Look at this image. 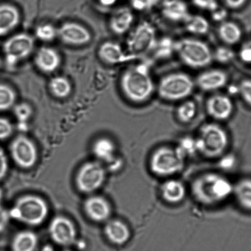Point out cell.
I'll list each match as a JSON object with an SVG mask.
<instances>
[{
	"label": "cell",
	"instance_id": "cell-1",
	"mask_svg": "<svg viewBox=\"0 0 251 251\" xmlns=\"http://www.w3.org/2000/svg\"><path fill=\"white\" fill-rule=\"evenodd\" d=\"M191 191L198 203L211 207L224 203L233 196V184L223 175L206 172L194 179Z\"/></svg>",
	"mask_w": 251,
	"mask_h": 251
},
{
	"label": "cell",
	"instance_id": "cell-2",
	"mask_svg": "<svg viewBox=\"0 0 251 251\" xmlns=\"http://www.w3.org/2000/svg\"><path fill=\"white\" fill-rule=\"evenodd\" d=\"M120 86L126 99L135 104L147 101L155 89L150 69L143 63L126 69L121 75Z\"/></svg>",
	"mask_w": 251,
	"mask_h": 251
},
{
	"label": "cell",
	"instance_id": "cell-3",
	"mask_svg": "<svg viewBox=\"0 0 251 251\" xmlns=\"http://www.w3.org/2000/svg\"><path fill=\"white\" fill-rule=\"evenodd\" d=\"M199 153L207 158H219L226 153L229 145L227 133L216 123H207L200 128L196 137Z\"/></svg>",
	"mask_w": 251,
	"mask_h": 251
},
{
	"label": "cell",
	"instance_id": "cell-4",
	"mask_svg": "<svg viewBox=\"0 0 251 251\" xmlns=\"http://www.w3.org/2000/svg\"><path fill=\"white\" fill-rule=\"evenodd\" d=\"M175 52L184 64L194 69L208 67L213 60L210 48L198 39L186 38L176 41Z\"/></svg>",
	"mask_w": 251,
	"mask_h": 251
},
{
	"label": "cell",
	"instance_id": "cell-5",
	"mask_svg": "<svg viewBox=\"0 0 251 251\" xmlns=\"http://www.w3.org/2000/svg\"><path fill=\"white\" fill-rule=\"evenodd\" d=\"M11 218L30 226L44 223L49 213L48 204L41 197L28 195L21 197L9 211Z\"/></svg>",
	"mask_w": 251,
	"mask_h": 251
},
{
	"label": "cell",
	"instance_id": "cell-6",
	"mask_svg": "<svg viewBox=\"0 0 251 251\" xmlns=\"http://www.w3.org/2000/svg\"><path fill=\"white\" fill-rule=\"evenodd\" d=\"M185 160L176 148L161 146L153 151L149 161V166L153 175L169 178L182 171Z\"/></svg>",
	"mask_w": 251,
	"mask_h": 251
},
{
	"label": "cell",
	"instance_id": "cell-7",
	"mask_svg": "<svg viewBox=\"0 0 251 251\" xmlns=\"http://www.w3.org/2000/svg\"><path fill=\"white\" fill-rule=\"evenodd\" d=\"M195 82L186 73L176 72L165 75L158 82L157 93L163 100L181 101L193 92Z\"/></svg>",
	"mask_w": 251,
	"mask_h": 251
},
{
	"label": "cell",
	"instance_id": "cell-8",
	"mask_svg": "<svg viewBox=\"0 0 251 251\" xmlns=\"http://www.w3.org/2000/svg\"><path fill=\"white\" fill-rule=\"evenodd\" d=\"M35 40L26 33L16 34L9 38L3 45L4 62L9 70L14 69L33 52Z\"/></svg>",
	"mask_w": 251,
	"mask_h": 251
},
{
	"label": "cell",
	"instance_id": "cell-9",
	"mask_svg": "<svg viewBox=\"0 0 251 251\" xmlns=\"http://www.w3.org/2000/svg\"><path fill=\"white\" fill-rule=\"evenodd\" d=\"M157 42L156 30L151 23L144 21L131 31L126 41L129 53L141 58L154 50Z\"/></svg>",
	"mask_w": 251,
	"mask_h": 251
},
{
	"label": "cell",
	"instance_id": "cell-10",
	"mask_svg": "<svg viewBox=\"0 0 251 251\" xmlns=\"http://www.w3.org/2000/svg\"><path fill=\"white\" fill-rule=\"evenodd\" d=\"M106 172L101 163L89 162L80 168L75 177V184L82 193L91 194L104 183Z\"/></svg>",
	"mask_w": 251,
	"mask_h": 251
},
{
	"label": "cell",
	"instance_id": "cell-11",
	"mask_svg": "<svg viewBox=\"0 0 251 251\" xmlns=\"http://www.w3.org/2000/svg\"><path fill=\"white\" fill-rule=\"evenodd\" d=\"M10 153L14 162L22 169H31L38 159V151L33 141L24 135H19L12 141Z\"/></svg>",
	"mask_w": 251,
	"mask_h": 251
},
{
	"label": "cell",
	"instance_id": "cell-12",
	"mask_svg": "<svg viewBox=\"0 0 251 251\" xmlns=\"http://www.w3.org/2000/svg\"><path fill=\"white\" fill-rule=\"evenodd\" d=\"M49 232L53 242L62 246L73 245L76 238L74 224L63 216L55 217L51 221Z\"/></svg>",
	"mask_w": 251,
	"mask_h": 251
},
{
	"label": "cell",
	"instance_id": "cell-13",
	"mask_svg": "<svg viewBox=\"0 0 251 251\" xmlns=\"http://www.w3.org/2000/svg\"><path fill=\"white\" fill-rule=\"evenodd\" d=\"M57 37L66 45L79 46L89 43L92 36L89 31L80 24L68 22L57 28Z\"/></svg>",
	"mask_w": 251,
	"mask_h": 251
},
{
	"label": "cell",
	"instance_id": "cell-14",
	"mask_svg": "<svg viewBox=\"0 0 251 251\" xmlns=\"http://www.w3.org/2000/svg\"><path fill=\"white\" fill-rule=\"evenodd\" d=\"M206 110L208 115L214 120H227L232 115L234 107L233 101L226 95L216 94L207 99Z\"/></svg>",
	"mask_w": 251,
	"mask_h": 251
},
{
	"label": "cell",
	"instance_id": "cell-15",
	"mask_svg": "<svg viewBox=\"0 0 251 251\" xmlns=\"http://www.w3.org/2000/svg\"><path fill=\"white\" fill-rule=\"evenodd\" d=\"M228 80V75L224 71L212 69L201 73L197 76L195 84L202 91L214 92L225 87Z\"/></svg>",
	"mask_w": 251,
	"mask_h": 251
},
{
	"label": "cell",
	"instance_id": "cell-16",
	"mask_svg": "<svg viewBox=\"0 0 251 251\" xmlns=\"http://www.w3.org/2000/svg\"><path fill=\"white\" fill-rule=\"evenodd\" d=\"M99 56L104 62L109 65L120 64L139 59L136 56L126 53L119 44L107 41L100 46Z\"/></svg>",
	"mask_w": 251,
	"mask_h": 251
},
{
	"label": "cell",
	"instance_id": "cell-17",
	"mask_svg": "<svg viewBox=\"0 0 251 251\" xmlns=\"http://www.w3.org/2000/svg\"><path fill=\"white\" fill-rule=\"evenodd\" d=\"M85 213L96 223L108 220L111 214V208L105 199L100 196L89 197L84 203Z\"/></svg>",
	"mask_w": 251,
	"mask_h": 251
},
{
	"label": "cell",
	"instance_id": "cell-18",
	"mask_svg": "<svg viewBox=\"0 0 251 251\" xmlns=\"http://www.w3.org/2000/svg\"><path fill=\"white\" fill-rule=\"evenodd\" d=\"M36 67L44 73L55 72L61 64V57L57 50L52 48L43 46L38 50L35 57Z\"/></svg>",
	"mask_w": 251,
	"mask_h": 251
},
{
	"label": "cell",
	"instance_id": "cell-19",
	"mask_svg": "<svg viewBox=\"0 0 251 251\" xmlns=\"http://www.w3.org/2000/svg\"><path fill=\"white\" fill-rule=\"evenodd\" d=\"M160 194L167 203L176 204L186 198L187 190L183 182L176 179L166 180L160 186Z\"/></svg>",
	"mask_w": 251,
	"mask_h": 251
},
{
	"label": "cell",
	"instance_id": "cell-20",
	"mask_svg": "<svg viewBox=\"0 0 251 251\" xmlns=\"http://www.w3.org/2000/svg\"><path fill=\"white\" fill-rule=\"evenodd\" d=\"M104 232L107 239L117 246L125 245L131 237V231L129 226L118 219L108 221L104 226Z\"/></svg>",
	"mask_w": 251,
	"mask_h": 251
},
{
	"label": "cell",
	"instance_id": "cell-21",
	"mask_svg": "<svg viewBox=\"0 0 251 251\" xmlns=\"http://www.w3.org/2000/svg\"><path fill=\"white\" fill-rule=\"evenodd\" d=\"M163 18L172 23H181L190 14L188 6L183 0H163L161 6Z\"/></svg>",
	"mask_w": 251,
	"mask_h": 251
},
{
	"label": "cell",
	"instance_id": "cell-22",
	"mask_svg": "<svg viewBox=\"0 0 251 251\" xmlns=\"http://www.w3.org/2000/svg\"><path fill=\"white\" fill-rule=\"evenodd\" d=\"M21 14L10 4H0V36L8 35L19 25Z\"/></svg>",
	"mask_w": 251,
	"mask_h": 251
},
{
	"label": "cell",
	"instance_id": "cell-23",
	"mask_svg": "<svg viewBox=\"0 0 251 251\" xmlns=\"http://www.w3.org/2000/svg\"><path fill=\"white\" fill-rule=\"evenodd\" d=\"M134 21V14L130 9L123 8L116 11L109 21V27L117 35H123L130 30Z\"/></svg>",
	"mask_w": 251,
	"mask_h": 251
},
{
	"label": "cell",
	"instance_id": "cell-24",
	"mask_svg": "<svg viewBox=\"0 0 251 251\" xmlns=\"http://www.w3.org/2000/svg\"><path fill=\"white\" fill-rule=\"evenodd\" d=\"M92 151L97 158L104 162L113 164L117 161L116 146L108 138H101L95 141Z\"/></svg>",
	"mask_w": 251,
	"mask_h": 251
},
{
	"label": "cell",
	"instance_id": "cell-25",
	"mask_svg": "<svg viewBox=\"0 0 251 251\" xmlns=\"http://www.w3.org/2000/svg\"><path fill=\"white\" fill-rule=\"evenodd\" d=\"M218 35L226 46L235 45L240 42L242 37V31L235 23L223 21L218 26Z\"/></svg>",
	"mask_w": 251,
	"mask_h": 251
},
{
	"label": "cell",
	"instance_id": "cell-26",
	"mask_svg": "<svg viewBox=\"0 0 251 251\" xmlns=\"http://www.w3.org/2000/svg\"><path fill=\"white\" fill-rule=\"evenodd\" d=\"M38 244L37 235L33 231H22L17 233L11 243L13 251H35Z\"/></svg>",
	"mask_w": 251,
	"mask_h": 251
},
{
	"label": "cell",
	"instance_id": "cell-27",
	"mask_svg": "<svg viewBox=\"0 0 251 251\" xmlns=\"http://www.w3.org/2000/svg\"><path fill=\"white\" fill-rule=\"evenodd\" d=\"M232 196L241 207L251 210V179H244L233 184Z\"/></svg>",
	"mask_w": 251,
	"mask_h": 251
},
{
	"label": "cell",
	"instance_id": "cell-28",
	"mask_svg": "<svg viewBox=\"0 0 251 251\" xmlns=\"http://www.w3.org/2000/svg\"><path fill=\"white\" fill-rule=\"evenodd\" d=\"M183 23L186 30L193 35H206L210 28L208 21L204 17L198 14H189Z\"/></svg>",
	"mask_w": 251,
	"mask_h": 251
},
{
	"label": "cell",
	"instance_id": "cell-29",
	"mask_svg": "<svg viewBox=\"0 0 251 251\" xmlns=\"http://www.w3.org/2000/svg\"><path fill=\"white\" fill-rule=\"evenodd\" d=\"M49 89L56 98L63 99L72 93V86L67 77L58 75L52 77L49 82Z\"/></svg>",
	"mask_w": 251,
	"mask_h": 251
},
{
	"label": "cell",
	"instance_id": "cell-30",
	"mask_svg": "<svg viewBox=\"0 0 251 251\" xmlns=\"http://www.w3.org/2000/svg\"><path fill=\"white\" fill-rule=\"evenodd\" d=\"M197 104L194 101L186 100L177 107L176 114L177 120L183 124H188L196 118Z\"/></svg>",
	"mask_w": 251,
	"mask_h": 251
},
{
	"label": "cell",
	"instance_id": "cell-31",
	"mask_svg": "<svg viewBox=\"0 0 251 251\" xmlns=\"http://www.w3.org/2000/svg\"><path fill=\"white\" fill-rule=\"evenodd\" d=\"M175 148L185 160L199 153L196 137L184 136L179 141Z\"/></svg>",
	"mask_w": 251,
	"mask_h": 251
},
{
	"label": "cell",
	"instance_id": "cell-32",
	"mask_svg": "<svg viewBox=\"0 0 251 251\" xmlns=\"http://www.w3.org/2000/svg\"><path fill=\"white\" fill-rule=\"evenodd\" d=\"M16 94L8 85L0 83V111L9 110L16 104Z\"/></svg>",
	"mask_w": 251,
	"mask_h": 251
},
{
	"label": "cell",
	"instance_id": "cell-33",
	"mask_svg": "<svg viewBox=\"0 0 251 251\" xmlns=\"http://www.w3.org/2000/svg\"><path fill=\"white\" fill-rule=\"evenodd\" d=\"M13 112L19 128H26V124L33 114V109L30 104L25 102L16 104L13 107Z\"/></svg>",
	"mask_w": 251,
	"mask_h": 251
},
{
	"label": "cell",
	"instance_id": "cell-34",
	"mask_svg": "<svg viewBox=\"0 0 251 251\" xmlns=\"http://www.w3.org/2000/svg\"><path fill=\"white\" fill-rule=\"evenodd\" d=\"M36 38L43 42H51L57 37V28L50 24H44L35 29Z\"/></svg>",
	"mask_w": 251,
	"mask_h": 251
},
{
	"label": "cell",
	"instance_id": "cell-35",
	"mask_svg": "<svg viewBox=\"0 0 251 251\" xmlns=\"http://www.w3.org/2000/svg\"><path fill=\"white\" fill-rule=\"evenodd\" d=\"M213 53V60L222 64H228L235 57V53L227 46H219Z\"/></svg>",
	"mask_w": 251,
	"mask_h": 251
},
{
	"label": "cell",
	"instance_id": "cell-36",
	"mask_svg": "<svg viewBox=\"0 0 251 251\" xmlns=\"http://www.w3.org/2000/svg\"><path fill=\"white\" fill-rule=\"evenodd\" d=\"M163 40L156 43V54L157 57H169L173 51L175 52V43L169 38L162 39Z\"/></svg>",
	"mask_w": 251,
	"mask_h": 251
},
{
	"label": "cell",
	"instance_id": "cell-37",
	"mask_svg": "<svg viewBox=\"0 0 251 251\" xmlns=\"http://www.w3.org/2000/svg\"><path fill=\"white\" fill-rule=\"evenodd\" d=\"M130 5L136 11L145 12L154 8L160 0H129Z\"/></svg>",
	"mask_w": 251,
	"mask_h": 251
},
{
	"label": "cell",
	"instance_id": "cell-38",
	"mask_svg": "<svg viewBox=\"0 0 251 251\" xmlns=\"http://www.w3.org/2000/svg\"><path fill=\"white\" fill-rule=\"evenodd\" d=\"M238 91L243 100L251 106V80H242L239 85Z\"/></svg>",
	"mask_w": 251,
	"mask_h": 251
},
{
	"label": "cell",
	"instance_id": "cell-39",
	"mask_svg": "<svg viewBox=\"0 0 251 251\" xmlns=\"http://www.w3.org/2000/svg\"><path fill=\"white\" fill-rule=\"evenodd\" d=\"M219 165L224 171H230L235 167L236 158L232 154H225L219 157Z\"/></svg>",
	"mask_w": 251,
	"mask_h": 251
},
{
	"label": "cell",
	"instance_id": "cell-40",
	"mask_svg": "<svg viewBox=\"0 0 251 251\" xmlns=\"http://www.w3.org/2000/svg\"><path fill=\"white\" fill-rule=\"evenodd\" d=\"M13 132V126L6 118L0 117V140H6Z\"/></svg>",
	"mask_w": 251,
	"mask_h": 251
},
{
	"label": "cell",
	"instance_id": "cell-41",
	"mask_svg": "<svg viewBox=\"0 0 251 251\" xmlns=\"http://www.w3.org/2000/svg\"><path fill=\"white\" fill-rule=\"evenodd\" d=\"M192 1L197 8L211 13L219 7L218 0H192Z\"/></svg>",
	"mask_w": 251,
	"mask_h": 251
},
{
	"label": "cell",
	"instance_id": "cell-42",
	"mask_svg": "<svg viewBox=\"0 0 251 251\" xmlns=\"http://www.w3.org/2000/svg\"><path fill=\"white\" fill-rule=\"evenodd\" d=\"M239 57L242 62L251 64V40L244 43L239 51Z\"/></svg>",
	"mask_w": 251,
	"mask_h": 251
},
{
	"label": "cell",
	"instance_id": "cell-43",
	"mask_svg": "<svg viewBox=\"0 0 251 251\" xmlns=\"http://www.w3.org/2000/svg\"><path fill=\"white\" fill-rule=\"evenodd\" d=\"M8 170V158L3 149L0 147V181L6 176Z\"/></svg>",
	"mask_w": 251,
	"mask_h": 251
},
{
	"label": "cell",
	"instance_id": "cell-44",
	"mask_svg": "<svg viewBox=\"0 0 251 251\" xmlns=\"http://www.w3.org/2000/svg\"><path fill=\"white\" fill-rule=\"evenodd\" d=\"M9 211L4 209L3 207L0 208V234L3 233L8 226L11 219Z\"/></svg>",
	"mask_w": 251,
	"mask_h": 251
},
{
	"label": "cell",
	"instance_id": "cell-45",
	"mask_svg": "<svg viewBox=\"0 0 251 251\" xmlns=\"http://www.w3.org/2000/svg\"><path fill=\"white\" fill-rule=\"evenodd\" d=\"M226 8L231 9H238L245 4L246 0H221Z\"/></svg>",
	"mask_w": 251,
	"mask_h": 251
},
{
	"label": "cell",
	"instance_id": "cell-46",
	"mask_svg": "<svg viewBox=\"0 0 251 251\" xmlns=\"http://www.w3.org/2000/svg\"><path fill=\"white\" fill-rule=\"evenodd\" d=\"M211 13L213 14V20L219 22H223L227 15L226 10L220 9L219 7L215 10L212 11Z\"/></svg>",
	"mask_w": 251,
	"mask_h": 251
},
{
	"label": "cell",
	"instance_id": "cell-47",
	"mask_svg": "<svg viewBox=\"0 0 251 251\" xmlns=\"http://www.w3.org/2000/svg\"><path fill=\"white\" fill-rule=\"evenodd\" d=\"M119 0H99L102 6L109 7L114 5Z\"/></svg>",
	"mask_w": 251,
	"mask_h": 251
},
{
	"label": "cell",
	"instance_id": "cell-48",
	"mask_svg": "<svg viewBox=\"0 0 251 251\" xmlns=\"http://www.w3.org/2000/svg\"><path fill=\"white\" fill-rule=\"evenodd\" d=\"M40 251H55V249L50 245H46L43 246Z\"/></svg>",
	"mask_w": 251,
	"mask_h": 251
},
{
	"label": "cell",
	"instance_id": "cell-49",
	"mask_svg": "<svg viewBox=\"0 0 251 251\" xmlns=\"http://www.w3.org/2000/svg\"><path fill=\"white\" fill-rule=\"evenodd\" d=\"M3 192L2 189L0 188V208L2 207V202H3Z\"/></svg>",
	"mask_w": 251,
	"mask_h": 251
},
{
	"label": "cell",
	"instance_id": "cell-50",
	"mask_svg": "<svg viewBox=\"0 0 251 251\" xmlns=\"http://www.w3.org/2000/svg\"><path fill=\"white\" fill-rule=\"evenodd\" d=\"M1 63H2V61H1V58H0V67H1Z\"/></svg>",
	"mask_w": 251,
	"mask_h": 251
},
{
	"label": "cell",
	"instance_id": "cell-51",
	"mask_svg": "<svg viewBox=\"0 0 251 251\" xmlns=\"http://www.w3.org/2000/svg\"><path fill=\"white\" fill-rule=\"evenodd\" d=\"M70 251V250H65V251Z\"/></svg>",
	"mask_w": 251,
	"mask_h": 251
}]
</instances>
